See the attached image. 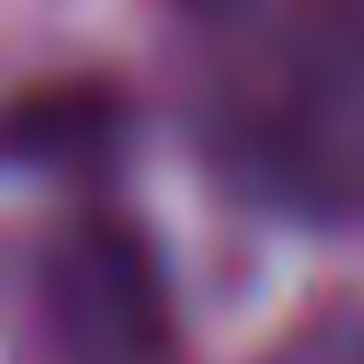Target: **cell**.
I'll return each mask as SVG.
<instances>
[{
	"mask_svg": "<svg viewBox=\"0 0 364 364\" xmlns=\"http://www.w3.org/2000/svg\"><path fill=\"white\" fill-rule=\"evenodd\" d=\"M199 6H233V0H199Z\"/></svg>",
	"mask_w": 364,
	"mask_h": 364,
	"instance_id": "cell-5",
	"label": "cell"
},
{
	"mask_svg": "<svg viewBox=\"0 0 364 364\" xmlns=\"http://www.w3.org/2000/svg\"><path fill=\"white\" fill-rule=\"evenodd\" d=\"M46 307L68 364H154L165 353L159 279L119 222H80L51 250Z\"/></svg>",
	"mask_w": 364,
	"mask_h": 364,
	"instance_id": "cell-2",
	"label": "cell"
},
{
	"mask_svg": "<svg viewBox=\"0 0 364 364\" xmlns=\"http://www.w3.org/2000/svg\"><path fill=\"white\" fill-rule=\"evenodd\" d=\"M108 142H114V102L91 85H51L0 114V154H11V159L63 165V159H74V154L85 159Z\"/></svg>",
	"mask_w": 364,
	"mask_h": 364,
	"instance_id": "cell-3",
	"label": "cell"
},
{
	"mask_svg": "<svg viewBox=\"0 0 364 364\" xmlns=\"http://www.w3.org/2000/svg\"><path fill=\"white\" fill-rule=\"evenodd\" d=\"M279 364H364V324H318Z\"/></svg>",
	"mask_w": 364,
	"mask_h": 364,
	"instance_id": "cell-4",
	"label": "cell"
},
{
	"mask_svg": "<svg viewBox=\"0 0 364 364\" xmlns=\"http://www.w3.org/2000/svg\"><path fill=\"white\" fill-rule=\"evenodd\" d=\"M222 136L307 210H364V0H284L239 51Z\"/></svg>",
	"mask_w": 364,
	"mask_h": 364,
	"instance_id": "cell-1",
	"label": "cell"
}]
</instances>
